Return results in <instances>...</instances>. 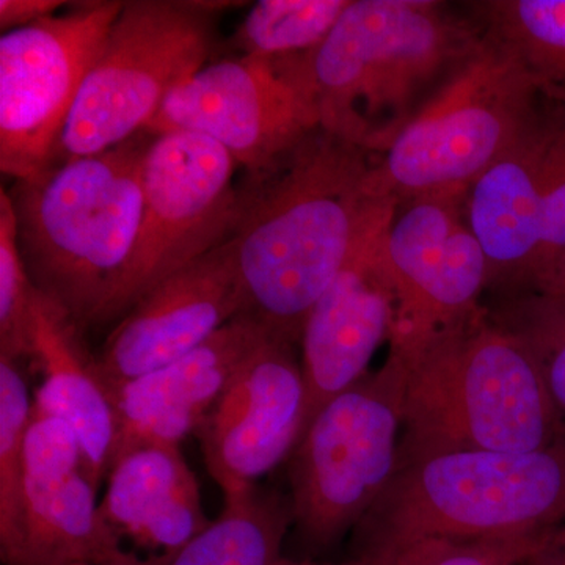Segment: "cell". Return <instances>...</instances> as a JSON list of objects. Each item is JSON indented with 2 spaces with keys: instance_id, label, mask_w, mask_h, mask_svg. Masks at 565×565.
Returning a JSON list of instances; mask_svg holds the SVG:
<instances>
[{
  "instance_id": "6da1fadb",
  "label": "cell",
  "mask_w": 565,
  "mask_h": 565,
  "mask_svg": "<svg viewBox=\"0 0 565 565\" xmlns=\"http://www.w3.org/2000/svg\"><path fill=\"white\" fill-rule=\"evenodd\" d=\"M373 163L370 152L319 128L241 188L230 243L245 313L294 344L371 215L393 199L375 191Z\"/></svg>"
},
{
  "instance_id": "7a4b0ae2",
  "label": "cell",
  "mask_w": 565,
  "mask_h": 565,
  "mask_svg": "<svg viewBox=\"0 0 565 565\" xmlns=\"http://www.w3.org/2000/svg\"><path fill=\"white\" fill-rule=\"evenodd\" d=\"M482 36L444 2L351 0L308 54L321 129L382 154Z\"/></svg>"
},
{
  "instance_id": "3957f363",
  "label": "cell",
  "mask_w": 565,
  "mask_h": 565,
  "mask_svg": "<svg viewBox=\"0 0 565 565\" xmlns=\"http://www.w3.org/2000/svg\"><path fill=\"white\" fill-rule=\"evenodd\" d=\"M401 352L408 377L397 467L452 451H537L565 434L533 352L487 308Z\"/></svg>"
},
{
  "instance_id": "277c9868",
  "label": "cell",
  "mask_w": 565,
  "mask_h": 565,
  "mask_svg": "<svg viewBox=\"0 0 565 565\" xmlns=\"http://www.w3.org/2000/svg\"><path fill=\"white\" fill-rule=\"evenodd\" d=\"M564 525L565 434L537 451H452L399 465L355 527L353 557L396 565L433 542L555 533Z\"/></svg>"
},
{
  "instance_id": "5b68a950",
  "label": "cell",
  "mask_w": 565,
  "mask_h": 565,
  "mask_svg": "<svg viewBox=\"0 0 565 565\" xmlns=\"http://www.w3.org/2000/svg\"><path fill=\"white\" fill-rule=\"evenodd\" d=\"M152 139L154 134L139 132L110 150L17 181L9 192L33 286L81 330L98 323L131 259Z\"/></svg>"
},
{
  "instance_id": "8992f818",
  "label": "cell",
  "mask_w": 565,
  "mask_h": 565,
  "mask_svg": "<svg viewBox=\"0 0 565 565\" xmlns=\"http://www.w3.org/2000/svg\"><path fill=\"white\" fill-rule=\"evenodd\" d=\"M542 109L515 52L484 29L478 47L388 150L374 156L375 191L399 204L426 196L465 202L471 184L531 131Z\"/></svg>"
},
{
  "instance_id": "52a82bcc",
  "label": "cell",
  "mask_w": 565,
  "mask_h": 565,
  "mask_svg": "<svg viewBox=\"0 0 565 565\" xmlns=\"http://www.w3.org/2000/svg\"><path fill=\"white\" fill-rule=\"evenodd\" d=\"M407 377L390 348L381 370L323 405L289 457L292 525L310 552L355 530L396 475Z\"/></svg>"
},
{
  "instance_id": "ba28073f",
  "label": "cell",
  "mask_w": 565,
  "mask_h": 565,
  "mask_svg": "<svg viewBox=\"0 0 565 565\" xmlns=\"http://www.w3.org/2000/svg\"><path fill=\"white\" fill-rule=\"evenodd\" d=\"M223 6L122 3L71 111L55 166L110 150L147 131L170 93L207 65L212 11Z\"/></svg>"
},
{
  "instance_id": "9c48e42d",
  "label": "cell",
  "mask_w": 565,
  "mask_h": 565,
  "mask_svg": "<svg viewBox=\"0 0 565 565\" xmlns=\"http://www.w3.org/2000/svg\"><path fill=\"white\" fill-rule=\"evenodd\" d=\"M237 167L199 134L154 136L145 156L139 236L96 326L117 321L159 282L233 236L241 214Z\"/></svg>"
},
{
  "instance_id": "30bf717a",
  "label": "cell",
  "mask_w": 565,
  "mask_h": 565,
  "mask_svg": "<svg viewBox=\"0 0 565 565\" xmlns=\"http://www.w3.org/2000/svg\"><path fill=\"white\" fill-rule=\"evenodd\" d=\"M308 54L207 63L170 93L148 132H192L247 170L269 172L321 128Z\"/></svg>"
},
{
  "instance_id": "8fae6325",
  "label": "cell",
  "mask_w": 565,
  "mask_h": 565,
  "mask_svg": "<svg viewBox=\"0 0 565 565\" xmlns=\"http://www.w3.org/2000/svg\"><path fill=\"white\" fill-rule=\"evenodd\" d=\"M122 3L79 2L66 13L2 33V173L24 181L55 166L71 111Z\"/></svg>"
},
{
  "instance_id": "7c38bea8",
  "label": "cell",
  "mask_w": 565,
  "mask_h": 565,
  "mask_svg": "<svg viewBox=\"0 0 565 565\" xmlns=\"http://www.w3.org/2000/svg\"><path fill=\"white\" fill-rule=\"evenodd\" d=\"M386 252L396 289L390 348L415 351L484 310L489 263L460 200L426 196L401 203Z\"/></svg>"
},
{
  "instance_id": "4fadbf2b",
  "label": "cell",
  "mask_w": 565,
  "mask_h": 565,
  "mask_svg": "<svg viewBox=\"0 0 565 565\" xmlns=\"http://www.w3.org/2000/svg\"><path fill=\"white\" fill-rule=\"evenodd\" d=\"M397 206L396 199L379 204L305 322L300 338L307 388L305 430L323 405L370 374L375 352L392 337L396 289L386 234Z\"/></svg>"
},
{
  "instance_id": "5bb4252c",
  "label": "cell",
  "mask_w": 565,
  "mask_h": 565,
  "mask_svg": "<svg viewBox=\"0 0 565 565\" xmlns=\"http://www.w3.org/2000/svg\"><path fill=\"white\" fill-rule=\"evenodd\" d=\"M305 418L307 388L296 344L269 332L195 433L223 497L256 487L288 460L302 438Z\"/></svg>"
},
{
  "instance_id": "9a60e30c",
  "label": "cell",
  "mask_w": 565,
  "mask_h": 565,
  "mask_svg": "<svg viewBox=\"0 0 565 565\" xmlns=\"http://www.w3.org/2000/svg\"><path fill=\"white\" fill-rule=\"evenodd\" d=\"M247 305L230 239L159 282L121 316L96 356L111 393L206 343Z\"/></svg>"
},
{
  "instance_id": "2e32d148",
  "label": "cell",
  "mask_w": 565,
  "mask_h": 565,
  "mask_svg": "<svg viewBox=\"0 0 565 565\" xmlns=\"http://www.w3.org/2000/svg\"><path fill=\"white\" fill-rule=\"evenodd\" d=\"M269 332L253 316L239 315L195 351L115 390L114 459L134 446H180L196 433L241 364Z\"/></svg>"
},
{
  "instance_id": "e0dca14e",
  "label": "cell",
  "mask_w": 565,
  "mask_h": 565,
  "mask_svg": "<svg viewBox=\"0 0 565 565\" xmlns=\"http://www.w3.org/2000/svg\"><path fill=\"white\" fill-rule=\"evenodd\" d=\"M103 515L122 541L166 564L210 525L199 481L180 446L145 444L115 457Z\"/></svg>"
},
{
  "instance_id": "ac0fdd59",
  "label": "cell",
  "mask_w": 565,
  "mask_h": 565,
  "mask_svg": "<svg viewBox=\"0 0 565 565\" xmlns=\"http://www.w3.org/2000/svg\"><path fill=\"white\" fill-rule=\"evenodd\" d=\"M31 356L43 374L33 407L73 427L85 475L98 489L109 473L117 445L114 393L99 373L96 356L82 344L79 327L39 291L33 303Z\"/></svg>"
},
{
  "instance_id": "d6986e66",
  "label": "cell",
  "mask_w": 565,
  "mask_h": 565,
  "mask_svg": "<svg viewBox=\"0 0 565 565\" xmlns=\"http://www.w3.org/2000/svg\"><path fill=\"white\" fill-rule=\"evenodd\" d=\"M541 117L542 111L531 131L471 184L463 202L465 218L489 263V286L509 297L533 292L537 274Z\"/></svg>"
},
{
  "instance_id": "ffe728a7",
  "label": "cell",
  "mask_w": 565,
  "mask_h": 565,
  "mask_svg": "<svg viewBox=\"0 0 565 565\" xmlns=\"http://www.w3.org/2000/svg\"><path fill=\"white\" fill-rule=\"evenodd\" d=\"M24 497L20 544L7 565H163L126 546L84 470L25 482Z\"/></svg>"
},
{
  "instance_id": "44dd1931",
  "label": "cell",
  "mask_w": 565,
  "mask_h": 565,
  "mask_svg": "<svg viewBox=\"0 0 565 565\" xmlns=\"http://www.w3.org/2000/svg\"><path fill=\"white\" fill-rule=\"evenodd\" d=\"M291 503L258 487L225 497L222 514L163 565H277Z\"/></svg>"
},
{
  "instance_id": "7402d4cb",
  "label": "cell",
  "mask_w": 565,
  "mask_h": 565,
  "mask_svg": "<svg viewBox=\"0 0 565 565\" xmlns=\"http://www.w3.org/2000/svg\"><path fill=\"white\" fill-rule=\"evenodd\" d=\"M476 20L515 52L545 103L565 111V0L470 3Z\"/></svg>"
},
{
  "instance_id": "603a6c76",
  "label": "cell",
  "mask_w": 565,
  "mask_h": 565,
  "mask_svg": "<svg viewBox=\"0 0 565 565\" xmlns=\"http://www.w3.org/2000/svg\"><path fill=\"white\" fill-rule=\"evenodd\" d=\"M351 0H262L234 33V47L248 57L305 54L321 46Z\"/></svg>"
},
{
  "instance_id": "cb8c5ba5",
  "label": "cell",
  "mask_w": 565,
  "mask_h": 565,
  "mask_svg": "<svg viewBox=\"0 0 565 565\" xmlns=\"http://www.w3.org/2000/svg\"><path fill=\"white\" fill-rule=\"evenodd\" d=\"M33 414L20 364L0 356V557L10 563L24 522V440Z\"/></svg>"
},
{
  "instance_id": "d4e9b609",
  "label": "cell",
  "mask_w": 565,
  "mask_h": 565,
  "mask_svg": "<svg viewBox=\"0 0 565 565\" xmlns=\"http://www.w3.org/2000/svg\"><path fill=\"white\" fill-rule=\"evenodd\" d=\"M539 185L542 239L533 292L552 294L565 269V111L548 103L541 117Z\"/></svg>"
},
{
  "instance_id": "484cf974",
  "label": "cell",
  "mask_w": 565,
  "mask_h": 565,
  "mask_svg": "<svg viewBox=\"0 0 565 565\" xmlns=\"http://www.w3.org/2000/svg\"><path fill=\"white\" fill-rule=\"evenodd\" d=\"M492 315L533 352L565 426V296L519 294L508 297Z\"/></svg>"
},
{
  "instance_id": "4316f807",
  "label": "cell",
  "mask_w": 565,
  "mask_h": 565,
  "mask_svg": "<svg viewBox=\"0 0 565 565\" xmlns=\"http://www.w3.org/2000/svg\"><path fill=\"white\" fill-rule=\"evenodd\" d=\"M36 288L18 245L17 217L10 193L0 191V356H31Z\"/></svg>"
},
{
  "instance_id": "83f0119b",
  "label": "cell",
  "mask_w": 565,
  "mask_h": 565,
  "mask_svg": "<svg viewBox=\"0 0 565 565\" xmlns=\"http://www.w3.org/2000/svg\"><path fill=\"white\" fill-rule=\"evenodd\" d=\"M555 533L433 542L408 553L396 565H526L548 548Z\"/></svg>"
},
{
  "instance_id": "f1b7e54d",
  "label": "cell",
  "mask_w": 565,
  "mask_h": 565,
  "mask_svg": "<svg viewBox=\"0 0 565 565\" xmlns=\"http://www.w3.org/2000/svg\"><path fill=\"white\" fill-rule=\"evenodd\" d=\"M24 470L25 482L47 481L84 470L81 441L73 427L58 416L33 407L24 440Z\"/></svg>"
},
{
  "instance_id": "f546056e",
  "label": "cell",
  "mask_w": 565,
  "mask_h": 565,
  "mask_svg": "<svg viewBox=\"0 0 565 565\" xmlns=\"http://www.w3.org/2000/svg\"><path fill=\"white\" fill-rule=\"evenodd\" d=\"M63 6L66 2L61 0H0V28L7 32L25 28L54 17Z\"/></svg>"
},
{
  "instance_id": "4dcf8cb0",
  "label": "cell",
  "mask_w": 565,
  "mask_h": 565,
  "mask_svg": "<svg viewBox=\"0 0 565 565\" xmlns=\"http://www.w3.org/2000/svg\"><path fill=\"white\" fill-rule=\"evenodd\" d=\"M552 552L555 553L557 563L565 565V525L559 527L553 535L552 545H550Z\"/></svg>"
},
{
  "instance_id": "1f68e13d",
  "label": "cell",
  "mask_w": 565,
  "mask_h": 565,
  "mask_svg": "<svg viewBox=\"0 0 565 565\" xmlns=\"http://www.w3.org/2000/svg\"><path fill=\"white\" fill-rule=\"evenodd\" d=\"M277 565H367L363 563L362 559H356V557H352L351 561L343 564H321L315 563V561L310 559H292V557L282 556L280 561H278Z\"/></svg>"
},
{
  "instance_id": "d6a6232c",
  "label": "cell",
  "mask_w": 565,
  "mask_h": 565,
  "mask_svg": "<svg viewBox=\"0 0 565 565\" xmlns=\"http://www.w3.org/2000/svg\"><path fill=\"white\" fill-rule=\"evenodd\" d=\"M526 565H559V563H557L555 553H553L552 548L548 546V548L544 550V552L539 553L537 556H534L533 559H531Z\"/></svg>"
},
{
  "instance_id": "836d02e7",
  "label": "cell",
  "mask_w": 565,
  "mask_h": 565,
  "mask_svg": "<svg viewBox=\"0 0 565 565\" xmlns=\"http://www.w3.org/2000/svg\"><path fill=\"white\" fill-rule=\"evenodd\" d=\"M552 294H559V296H565V269L563 278H561L559 285H557L556 291Z\"/></svg>"
}]
</instances>
